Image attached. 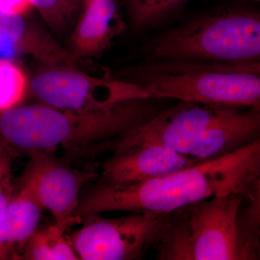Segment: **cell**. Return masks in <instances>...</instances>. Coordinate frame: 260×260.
Returning a JSON list of instances; mask_svg holds the SVG:
<instances>
[{
	"mask_svg": "<svg viewBox=\"0 0 260 260\" xmlns=\"http://www.w3.org/2000/svg\"><path fill=\"white\" fill-rule=\"evenodd\" d=\"M164 101L138 99L91 111L19 105L0 113V143L13 151L61 150L69 159L94 160L164 109Z\"/></svg>",
	"mask_w": 260,
	"mask_h": 260,
	"instance_id": "6da1fadb",
	"label": "cell"
},
{
	"mask_svg": "<svg viewBox=\"0 0 260 260\" xmlns=\"http://www.w3.org/2000/svg\"><path fill=\"white\" fill-rule=\"evenodd\" d=\"M260 191V140L220 158L150 180L109 185L95 182L80 195L72 218L108 212L165 214L230 192Z\"/></svg>",
	"mask_w": 260,
	"mask_h": 260,
	"instance_id": "7a4b0ae2",
	"label": "cell"
},
{
	"mask_svg": "<svg viewBox=\"0 0 260 260\" xmlns=\"http://www.w3.org/2000/svg\"><path fill=\"white\" fill-rule=\"evenodd\" d=\"M158 260H259L260 191L230 192L167 213Z\"/></svg>",
	"mask_w": 260,
	"mask_h": 260,
	"instance_id": "3957f363",
	"label": "cell"
},
{
	"mask_svg": "<svg viewBox=\"0 0 260 260\" xmlns=\"http://www.w3.org/2000/svg\"><path fill=\"white\" fill-rule=\"evenodd\" d=\"M257 140L260 109L214 107L178 101L125 135L119 148L161 145L204 161L234 153Z\"/></svg>",
	"mask_w": 260,
	"mask_h": 260,
	"instance_id": "277c9868",
	"label": "cell"
},
{
	"mask_svg": "<svg viewBox=\"0 0 260 260\" xmlns=\"http://www.w3.org/2000/svg\"><path fill=\"white\" fill-rule=\"evenodd\" d=\"M151 98L210 107L260 109V62L151 60L138 65L133 80Z\"/></svg>",
	"mask_w": 260,
	"mask_h": 260,
	"instance_id": "5b68a950",
	"label": "cell"
},
{
	"mask_svg": "<svg viewBox=\"0 0 260 260\" xmlns=\"http://www.w3.org/2000/svg\"><path fill=\"white\" fill-rule=\"evenodd\" d=\"M151 60L260 62V14L225 5L197 15L150 42Z\"/></svg>",
	"mask_w": 260,
	"mask_h": 260,
	"instance_id": "8992f818",
	"label": "cell"
},
{
	"mask_svg": "<svg viewBox=\"0 0 260 260\" xmlns=\"http://www.w3.org/2000/svg\"><path fill=\"white\" fill-rule=\"evenodd\" d=\"M166 219L167 213H131L116 218L90 214L82 218L83 225L70 242L79 259H141L158 245Z\"/></svg>",
	"mask_w": 260,
	"mask_h": 260,
	"instance_id": "52a82bcc",
	"label": "cell"
},
{
	"mask_svg": "<svg viewBox=\"0 0 260 260\" xmlns=\"http://www.w3.org/2000/svg\"><path fill=\"white\" fill-rule=\"evenodd\" d=\"M32 93L41 104L72 111L104 109L151 98L138 84L102 78L69 67H53L32 78Z\"/></svg>",
	"mask_w": 260,
	"mask_h": 260,
	"instance_id": "ba28073f",
	"label": "cell"
},
{
	"mask_svg": "<svg viewBox=\"0 0 260 260\" xmlns=\"http://www.w3.org/2000/svg\"><path fill=\"white\" fill-rule=\"evenodd\" d=\"M30 159L21 179V186L34 197L43 209L49 210L55 223L70 227L78 223L72 215L79 203L85 184L97 179L93 167L82 171L67 159L52 153H29Z\"/></svg>",
	"mask_w": 260,
	"mask_h": 260,
	"instance_id": "9c48e42d",
	"label": "cell"
},
{
	"mask_svg": "<svg viewBox=\"0 0 260 260\" xmlns=\"http://www.w3.org/2000/svg\"><path fill=\"white\" fill-rule=\"evenodd\" d=\"M203 161L161 145L121 147L116 148L112 156L103 162L96 181L109 185L137 184L169 175Z\"/></svg>",
	"mask_w": 260,
	"mask_h": 260,
	"instance_id": "30bf717a",
	"label": "cell"
},
{
	"mask_svg": "<svg viewBox=\"0 0 260 260\" xmlns=\"http://www.w3.org/2000/svg\"><path fill=\"white\" fill-rule=\"evenodd\" d=\"M84 4L70 42L71 54L78 59L102 54L124 28L115 0H85Z\"/></svg>",
	"mask_w": 260,
	"mask_h": 260,
	"instance_id": "8fae6325",
	"label": "cell"
},
{
	"mask_svg": "<svg viewBox=\"0 0 260 260\" xmlns=\"http://www.w3.org/2000/svg\"><path fill=\"white\" fill-rule=\"evenodd\" d=\"M43 208L25 188L14 193L0 221V260L21 259Z\"/></svg>",
	"mask_w": 260,
	"mask_h": 260,
	"instance_id": "7c38bea8",
	"label": "cell"
},
{
	"mask_svg": "<svg viewBox=\"0 0 260 260\" xmlns=\"http://www.w3.org/2000/svg\"><path fill=\"white\" fill-rule=\"evenodd\" d=\"M66 225L54 223L36 230L24 248L21 259L78 260L70 239L65 235Z\"/></svg>",
	"mask_w": 260,
	"mask_h": 260,
	"instance_id": "4fadbf2b",
	"label": "cell"
},
{
	"mask_svg": "<svg viewBox=\"0 0 260 260\" xmlns=\"http://www.w3.org/2000/svg\"><path fill=\"white\" fill-rule=\"evenodd\" d=\"M28 88L23 70L12 59L0 57V113L20 105Z\"/></svg>",
	"mask_w": 260,
	"mask_h": 260,
	"instance_id": "5bb4252c",
	"label": "cell"
},
{
	"mask_svg": "<svg viewBox=\"0 0 260 260\" xmlns=\"http://www.w3.org/2000/svg\"><path fill=\"white\" fill-rule=\"evenodd\" d=\"M189 0H124L133 27L147 28L170 15Z\"/></svg>",
	"mask_w": 260,
	"mask_h": 260,
	"instance_id": "9a60e30c",
	"label": "cell"
},
{
	"mask_svg": "<svg viewBox=\"0 0 260 260\" xmlns=\"http://www.w3.org/2000/svg\"><path fill=\"white\" fill-rule=\"evenodd\" d=\"M13 157V150L0 143V221L14 194Z\"/></svg>",
	"mask_w": 260,
	"mask_h": 260,
	"instance_id": "2e32d148",
	"label": "cell"
},
{
	"mask_svg": "<svg viewBox=\"0 0 260 260\" xmlns=\"http://www.w3.org/2000/svg\"><path fill=\"white\" fill-rule=\"evenodd\" d=\"M34 8L53 28H60L73 14L62 0H31Z\"/></svg>",
	"mask_w": 260,
	"mask_h": 260,
	"instance_id": "e0dca14e",
	"label": "cell"
},
{
	"mask_svg": "<svg viewBox=\"0 0 260 260\" xmlns=\"http://www.w3.org/2000/svg\"><path fill=\"white\" fill-rule=\"evenodd\" d=\"M34 8L31 0H0V11L8 14L25 16Z\"/></svg>",
	"mask_w": 260,
	"mask_h": 260,
	"instance_id": "ac0fdd59",
	"label": "cell"
},
{
	"mask_svg": "<svg viewBox=\"0 0 260 260\" xmlns=\"http://www.w3.org/2000/svg\"><path fill=\"white\" fill-rule=\"evenodd\" d=\"M62 1L68 10H70V13L73 15L79 8L80 3L83 2V0H62Z\"/></svg>",
	"mask_w": 260,
	"mask_h": 260,
	"instance_id": "d6986e66",
	"label": "cell"
},
{
	"mask_svg": "<svg viewBox=\"0 0 260 260\" xmlns=\"http://www.w3.org/2000/svg\"><path fill=\"white\" fill-rule=\"evenodd\" d=\"M218 1L229 2V3H259L260 0H218Z\"/></svg>",
	"mask_w": 260,
	"mask_h": 260,
	"instance_id": "ffe728a7",
	"label": "cell"
},
{
	"mask_svg": "<svg viewBox=\"0 0 260 260\" xmlns=\"http://www.w3.org/2000/svg\"><path fill=\"white\" fill-rule=\"evenodd\" d=\"M83 2H85V0H83Z\"/></svg>",
	"mask_w": 260,
	"mask_h": 260,
	"instance_id": "44dd1931",
	"label": "cell"
}]
</instances>
